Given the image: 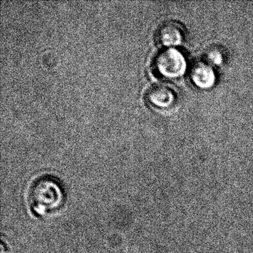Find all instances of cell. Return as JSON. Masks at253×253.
Here are the masks:
<instances>
[{
	"label": "cell",
	"instance_id": "6da1fadb",
	"mask_svg": "<svg viewBox=\"0 0 253 253\" xmlns=\"http://www.w3.org/2000/svg\"><path fill=\"white\" fill-rule=\"evenodd\" d=\"M65 201V193L60 183L51 177L37 180L31 189L29 201L33 211L45 216L57 211Z\"/></svg>",
	"mask_w": 253,
	"mask_h": 253
},
{
	"label": "cell",
	"instance_id": "7a4b0ae2",
	"mask_svg": "<svg viewBox=\"0 0 253 253\" xmlns=\"http://www.w3.org/2000/svg\"><path fill=\"white\" fill-rule=\"evenodd\" d=\"M186 66L184 55L175 48H168L161 51L155 57L153 63L155 74L169 81L181 77L186 72Z\"/></svg>",
	"mask_w": 253,
	"mask_h": 253
},
{
	"label": "cell",
	"instance_id": "3957f363",
	"mask_svg": "<svg viewBox=\"0 0 253 253\" xmlns=\"http://www.w3.org/2000/svg\"><path fill=\"white\" fill-rule=\"evenodd\" d=\"M146 101L152 107L167 109L176 101V94L171 88L164 85H155L149 88L146 94Z\"/></svg>",
	"mask_w": 253,
	"mask_h": 253
},
{
	"label": "cell",
	"instance_id": "277c9868",
	"mask_svg": "<svg viewBox=\"0 0 253 253\" xmlns=\"http://www.w3.org/2000/svg\"><path fill=\"white\" fill-rule=\"evenodd\" d=\"M183 38V27L176 22H164L157 29V41L164 46H177L181 44Z\"/></svg>",
	"mask_w": 253,
	"mask_h": 253
},
{
	"label": "cell",
	"instance_id": "5b68a950",
	"mask_svg": "<svg viewBox=\"0 0 253 253\" xmlns=\"http://www.w3.org/2000/svg\"><path fill=\"white\" fill-rule=\"evenodd\" d=\"M190 78L193 84L202 89L211 88L216 81L215 74L212 68L204 62H197L192 66Z\"/></svg>",
	"mask_w": 253,
	"mask_h": 253
},
{
	"label": "cell",
	"instance_id": "8992f818",
	"mask_svg": "<svg viewBox=\"0 0 253 253\" xmlns=\"http://www.w3.org/2000/svg\"><path fill=\"white\" fill-rule=\"evenodd\" d=\"M205 58L210 64L219 66L224 60V53L218 47H211L206 51Z\"/></svg>",
	"mask_w": 253,
	"mask_h": 253
}]
</instances>
